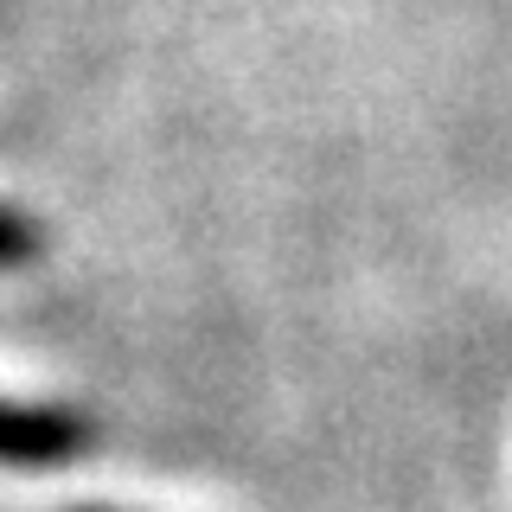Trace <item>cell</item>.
<instances>
[{"label":"cell","instance_id":"6da1fadb","mask_svg":"<svg viewBox=\"0 0 512 512\" xmlns=\"http://www.w3.org/2000/svg\"><path fill=\"white\" fill-rule=\"evenodd\" d=\"M90 442L96 423L77 404H13V397H0V468L20 474L71 468Z\"/></svg>","mask_w":512,"mask_h":512},{"label":"cell","instance_id":"3957f363","mask_svg":"<svg viewBox=\"0 0 512 512\" xmlns=\"http://www.w3.org/2000/svg\"><path fill=\"white\" fill-rule=\"evenodd\" d=\"M71 512H116V506H71Z\"/></svg>","mask_w":512,"mask_h":512},{"label":"cell","instance_id":"7a4b0ae2","mask_svg":"<svg viewBox=\"0 0 512 512\" xmlns=\"http://www.w3.org/2000/svg\"><path fill=\"white\" fill-rule=\"evenodd\" d=\"M39 250H45V224L20 212V205H0V269L39 263Z\"/></svg>","mask_w":512,"mask_h":512}]
</instances>
